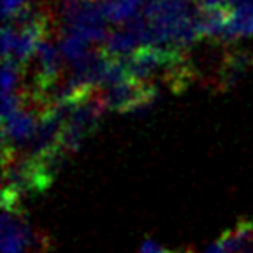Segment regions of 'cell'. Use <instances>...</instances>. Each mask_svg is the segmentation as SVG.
Listing matches in <instances>:
<instances>
[{"mask_svg": "<svg viewBox=\"0 0 253 253\" xmlns=\"http://www.w3.org/2000/svg\"><path fill=\"white\" fill-rule=\"evenodd\" d=\"M59 32L68 35H77L90 43H99L108 39V18L104 14L102 2H78L66 4L61 12Z\"/></svg>", "mask_w": 253, "mask_h": 253, "instance_id": "1", "label": "cell"}, {"mask_svg": "<svg viewBox=\"0 0 253 253\" xmlns=\"http://www.w3.org/2000/svg\"><path fill=\"white\" fill-rule=\"evenodd\" d=\"M104 109L106 106L101 97V88H95L88 97H85L84 101L75 104L71 108L70 116H68L63 134H61V148L66 153L77 151L82 142H84V139L94 132Z\"/></svg>", "mask_w": 253, "mask_h": 253, "instance_id": "2", "label": "cell"}, {"mask_svg": "<svg viewBox=\"0 0 253 253\" xmlns=\"http://www.w3.org/2000/svg\"><path fill=\"white\" fill-rule=\"evenodd\" d=\"M102 102L108 109L118 113H146L158 97V85L141 84L132 78L101 88Z\"/></svg>", "mask_w": 253, "mask_h": 253, "instance_id": "3", "label": "cell"}, {"mask_svg": "<svg viewBox=\"0 0 253 253\" xmlns=\"http://www.w3.org/2000/svg\"><path fill=\"white\" fill-rule=\"evenodd\" d=\"M253 64V57L241 50H225L224 64L220 68L217 80V88H231L238 85L246 77L250 66Z\"/></svg>", "mask_w": 253, "mask_h": 253, "instance_id": "4", "label": "cell"}, {"mask_svg": "<svg viewBox=\"0 0 253 253\" xmlns=\"http://www.w3.org/2000/svg\"><path fill=\"white\" fill-rule=\"evenodd\" d=\"M101 2L108 21L123 26L137 18L141 5L148 0H101Z\"/></svg>", "mask_w": 253, "mask_h": 253, "instance_id": "5", "label": "cell"}, {"mask_svg": "<svg viewBox=\"0 0 253 253\" xmlns=\"http://www.w3.org/2000/svg\"><path fill=\"white\" fill-rule=\"evenodd\" d=\"M241 37H253V2L234 9L229 18L225 42Z\"/></svg>", "mask_w": 253, "mask_h": 253, "instance_id": "6", "label": "cell"}, {"mask_svg": "<svg viewBox=\"0 0 253 253\" xmlns=\"http://www.w3.org/2000/svg\"><path fill=\"white\" fill-rule=\"evenodd\" d=\"M90 45L92 43L87 42L85 39H82V37L68 35V33H63L59 40V50L63 54L64 61L70 66H73V64L80 63L82 59H85L94 50Z\"/></svg>", "mask_w": 253, "mask_h": 253, "instance_id": "7", "label": "cell"}, {"mask_svg": "<svg viewBox=\"0 0 253 253\" xmlns=\"http://www.w3.org/2000/svg\"><path fill=\"white\" fill-rule=\"evenodd\" d=\"M32 0H2V16L4 21L14 16L18 11H21L25 5H28Z\"/></svg>", "mask_w": 253, "mask_h": 253, "instance_id": "8", "label": "cell"}, {"mask_svg": "<svg viewBox=\"0 0 253 253\" xmlns=\"http://www.w3.org/2000/svg\"><path fill=\"white\" fill-rule=\"evenodd\" d=\"M139 253H170V252H167L165 248H162V246H160L156 241H151V239H146V241L142 243L141 252H139Z\"/></svg>", "mask_w": 253, "mask_h": 253, "instance_id": "9", "label": "cell"}, {"mask_svg": "<svg viewBox=\"0 0 253 253\" xmlns=\"http://www.w3.org/2000/svg\"><path fill=\"white\" fill-rule=\"evenodd\" d=\"M68 4H78V2H92V0H64Z\"/></svg>", "mask_w": 253, "mask_h": 253, "instance_id": "10", "label": "cell"}, {"mask_svg": "<svg viewBox=\"0 0 253 253\" xmlns=\"http://www.w3.org/2000/svg\"><path fill=\"white\" fill-rule=\"evenodd\" d=\"M186 2H189V4H193V2H196V4H198V0H186Z\"/></svg>", "mask_w": 253, "mask_h": 253, "instance_id": "11", "label": "cell"}, {"mask_svg": "<svg viewBox=\"0 0 253 253\" xmlns=\"http://www.w3.org/2000/svg\"><path fill=\"white\" fill-rule=\"evenodd\" d=\"M175 253H194V252H175Z\"/></svg>", "mask_w": 253, "mask_h": 253, "instance_id": "12", "label": "cell"}, {"mask_svg": "<svg viewBox=\"0 0 253 253\" xmlns=\"http://www.w3.org/2000/svg\"><path fill=\"white\" fill-rule=\"evenodd\" d=\"M151 2H156V0H148V4H151Z\"/></svg>", "mask_w": 253, "mask_h": 253, "instance_id": "13", "label": "cell"}]
</instances>
